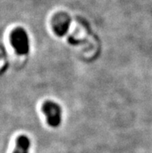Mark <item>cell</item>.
<instances>
[{
  "mask_svg": "<svg viewBox=\"0 0 152 153\" xmlns=\"http://www.w3.org/2000/svg\"><path fill=\"white\" fill-rule=\"evenodd\" d=\"M30 141L26 135H20L16 140L15 150L13 153H28Z\"/></svg>",
  "mask_w": 152,
  "mask_h": 153,
  "instance_id": "277c9868",
  "label": "cell"
},
{
  "mask_svg": "<svg viewBox=\"0 0 152 153\" xmlns=\"http://www.w3.org/2000/svg\"><path fill=\"white\" fill-rule=\"evenodd\" d=\"M42 111L47 117V124L52 128H57L62 122V109L53 101H46L42 106Z\"/></svg>",
  "mask_w": 152,
  "mask_h": 153,
  "instance_id": "7a4b0ae2",
  "label": "cell"
},
{
  "mask_svg": "<svg viewBox=\"0 0 152 153\" xmlns=\"http://www.w3.org/2000/svg\"><path fill=\"white\" fill-rule=\"evenodd\" d=\"M70 20L66 16H57L53 21V29L54 32L58 36H64L67 33L69 27Z\"/></svg>",
  "mask_w": 152,
  "mask_h": 153,
  "instance_id": "3957f363",
  "label": "cell"
},
{
  "mask_svg": "<svg viewBox=\"0 0 152 153\" xmlns=\"http://www.w3.org/2000/svg\"><path fill=\"white\" fill-rule=\"evenodd\" d=\"M10 40L11 45L18 54L25 55L28 54L30 50L29 37L23 28H15L10 33Z\"/></svg>",
  "mask_w": 152,
  "mask_h": 153,
  "instance_id": "6da1fadb",
  "label": "cell"
}]
</instances>
